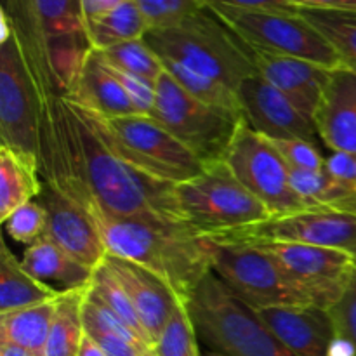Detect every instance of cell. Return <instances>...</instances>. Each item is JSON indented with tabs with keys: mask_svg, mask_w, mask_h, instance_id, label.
Instances as JSON below:
<instances>
[{
	"mask_svg": "<svg viewBox=\"0 0 356 356\" xmlns=\"http://www.w3.org/2000/svg\"><path fill=\"white\" fill-rule=\"evenodd\" d=\"M63 292L49 287L28 273L9 247L0 250V315L16 309L54 301Z\"/></svg>",
	"mask_w": 356,
	"mask_h": 356,
	"instance_id": "cell-24",
	"label": "cell"
},
{
	"mask_svg": "<svg viewBox=\"0 0 356 356\" xmlns=\"http://www.w3.org/2000/svg\"><path fill=\"white\" fill-rule=\"evenodd\" d=\"M156 356H202L198 351V336L184 301L177 302L172 316L155 344Z\"/></svg>",
	"mask_w": 356,
	"mask_h": 356,
	"instance_id": "cell-32",
	"label": "cell"
},
{
	"mask_svg": "<svg viewBox=\"0 0 356 356\" xmlns=\"http://www.w3.org/2000/svg\"><path fill=\"white\" fill-rule=\"evenodd\" d=\"M38 202L44 205L47 214L45 238L79 263L96 270L106 259L108 247L92 216L45 183Z\"/></svg>",
	"mask_w": 356,
	"mask_h": 356,
	"instance_id": "cell-16",
	"label": "cell"
},
{
	"mask_svg": "<svg viewBox=\"0 0 356 356\" xmlns=\"http://www.w3.org/2000/svg\"><path fill=\"white\" fill-rule=\"evenodd\" d=\"M76 356H106V353H104L103 348L96 343V339H92V337L86 332L82 344H80L79 355Z\"/></svg>",
	"mask_w": 356,
	"mask_h": 356,
	"instance_id": "cell-41",
	"label": "cell"
},
{
	"mask_svg": "<svg viewBox=\"0 0 356 356\" xmlns=\"http://www.w3.org/2000/svg\"><path fill=\"white\" fill-rule=\"evenodd\" d=\"M163 68L167 73L172 75V79L197 99L204 101V103L211 104V106L221 108V110L235 113L242 117V108H240L238 94L233 90L232 87L225 86V83L218 82V80L211 79V76L200 75L197 72L184 68V66L177 65V63L162 61Z\"/></svg>",
	"mask_w": 356,
	"mask_h": 356,
	"instance_id": "cell-29",
	"label": "cell"
},
{
	"mask_svg": "<svg viewBox=\"0 0 356 356\" xmlns=\"http://www.w3.org/2000/svg\"><path fill=\"white\" fill-rule=\"evenodd\" d=\"M202 356H228V355H222V353H216V351H207V353H205V355H202Z\"/></svg>",
	"mask_w": 356,
	"mask_h": 356,
	"instance_id": "cell-43",
	"label": "cell"
},
{
	"mask_svg": "<svg viewBox=\"0 0 356 356\" xmlns=\"http://www.w3.org/2000/svg\"><path fill=\"white\" fill-rule=\"evenodd\" d=\"M21 264L37 280L44 282L58 292L87 287L94 273V270L73 259L45 236L26 247Z\"/></svg>",
	"mask_w": 356,
	"mask_h": 356,
	"instance_id": "cell-22",
	"label": "cell"
},
{
	"mask_svg": "<svg viewBox=\"0 0 356 356\" xmlns=\"http://www.w3.org/2000/svg\"><path fill=\"white\" fill-rule=\"evenodd\" d=\"M0 356H33L30 351H26L24 348L16 346L13 343H3L0 341Z\"/></svg>",
	"mask_w": 356,
	"mask_h": 356,
	"instance_id": "cell-42",
	"label": "cell"
},
{
	"mask_svg": "<svg viewBox=\"0 0 356 356\" xmlns=\"http://www.w3.org/2000/svg\"><path fill=\"white\" fill-rule=\"evenodd\" d=\"M320 141L332 152L356 155V72L332 68L315 113Z\"/></svg>",
	"mask_w": 356,
	"mask_h": 356,
	"instance_id": "cell-20",
	"label": "cell"
},
{
	"mask_svg": "<svg viewBox=\"0 0 356 356\" xmlns=\"http://www.w3.org/2000/svg\"><path fill=\"white\" fill-rule=\"evenodd\" d=\"M86 31L90 47L106 51L124 42L145 38L149 31V24L134 0H129L117 9L89 21Z\"/></svg>",
	"mask_w": 356,
	"mask_h": 356,
	"instance_id": "cell-27",
	"label": "cell"
},
{
	"mask_svg": "<svg viewBox=\"0 0 356 356\" xmlns=\"http://www.w3.org/2000/svg\"><path fill=\"white\" fill-rule=\"evenodd\" d=\"M145 40L162 61L177 63L233 90L257 75L252 49L209 7L176 24L149 30Z\"/></svg>",
	"mask_w": 356,
	"mask_h": 356,
	"instance_id": "cell-4",
	"label": "cell"
},
{
	"mask_svg": "<svg viewBox=\"0 0 356 356\" xmlns=\"http://www.w3.org/2000/svg\"><path fill=\"white\" fill-rule=\"evenodd\" d=\"M296 9L356 10V0H289Z\"/></svg>",
	"mask_w": 356,
	"mask_h": 356,
	"instance_id": "cell-40",
	"label": "cell"
},
{
	"mask_svg": "<svg viewBox=\"0 0 356 356\" xmlns=\"http://www.w3.org/2000/svg\"><path fill=\"white\" fill-rule=\"evenodd\" d=\"M45 225H47V214L38 198L17 207L3 221L7 233L16 242L24 243V245H31L40 240L45 233Z\"/></svg>",
	"mask_w": 356,
	"mask_h": 356,
	"instance_id": "cell-34",
	"label": "cell"
},
{
	"mask_svg": "<svg viewBox=\"0 0 356 356\" xmlns=\"http://www.w3.org/2000/svg\"><path fill=\"white\" fill-rule=\"evenodd\" d=\"M252 56L257 73L315 120L316 108L325 92L332 68L306 59L271 54L257 49H252Z\"/></svg>",
	"mask_w": 356,
	"mask_h": 356,
	"instance_id": "cell-18",
	"label": "cell"
},
{
	"mask_svg": "<svg viewBox=\"0 0 356 356\" xmlns=\"http://www.w3.org/2000/svg\"><path fill=\"white\" fill-rule=\"evenodd\" d=\"M211 240L212 273L256 312L313 306L291 275L250 243Z\"/></svg>",
	"mask_w": 356,
	"mask_h": 356,
	"instance_id": "cell-8",
	"label": "cell"
},
{
	"mask_svg": "<svg viewBox=\"0 0 356 356\" xmlns=\"http://www.w3.org/2000/svg\"><path fill=\"white\" fill-rule=\"evenodd\" d=\"M174 190L183 219L204 236L225 235L271 218L226 162L207 165L204 172L176 184Z\"/></svg>",
	"mask_w": 356,
	"mask_h": 356,
	"instance_id": "cell-6",
	"label": "cell"
},
{
	"mask_svg": "<svg viewBox=\"0 0 356 356\" xmlns=\"http://www.w3.org/2000/svg\"><path fill=\"white\" fill-rule=\"evenodd\" d=\"M236 94L243 120L257 134L266 139H302L313 145L320 143L315 120L259 73L243 80Z\"/></svg>",
	"mask_w": 356,
	"mask_h": 356,
	"instance_id": "cell-15",
	"label": "cell"
},
{
	"mask_svg": "<svg viewBox=\"0 0 356 356\" xmlns=\"http://www.w3.org/2000/svg\"><path fill=\"white\" fill-rule=\"evenodd\" d=\"M225 162L271 216H285L306 209L292 188L291 169L285 160L245 120L236 131Z\"/></svg>",
	"mask_w": 356,
	"mask_h": 356,
	"instance_id": "cell-11",
	"label": "cell"
},
{
	"mask_svg": "<svg viewBox=\"0 0 356 356\" xmlns=\"http://www.w3.org/2000/svg\"><path fill=\"white\" fill-rule=\"evenodd\" d=\"M245 243L256 245L273 257L318 308L330 309L336 306L356 271V259L343 250L296 242Z\"/></svg>",
	"mask_w": 356,
	"mask_h": 356,
	"instance_id": "cell-13",
	"label": "cell"
},
{
	"mask_svg": "<svg viewBox=\"0 0 356 356\" xmlns=\"http://www.w3.org/2000/svg\"><path fill=\"white\" fill-rule=\"evenodd\" d=\"M111 256L129 259L162 278L186 302L212 271L211 240L181 219L162 216L90 214Z\"/></svg>",
	"mask_w": 356,
	"mask_h": 356,
	"instance_id": "cell-2",
	"label": "cell"
},
{
	"mask_svg": "<svg viewBox=\"0 0 356 356\" xmlns=\"http://www.w3.org/2000/svg\"><path fill=\"white\" fill-rule=\"evenodd\" d=\"M339 54L343 66L356 72V10L299 9Z\"/></svg>",
	"mask_w": 356,
	"mask_h": 356,
	"instance_id": "cell-28",
	"label": "cell"
},
{
	"mask_svg": "<svg viewBox=\"0 0 356 356\" xmlns=\"http://www.w3.org/2000/svg\"><path fill=\"white\" fill-rule=\"evenodd\" d=\"M104 261L127 292L145 332L148 334L152 343L156 344L181 299L162 278L143 268L141 264L111 254H108Z\"/></svg>",
	"mask_w": 356,
	"mask_h": 356,
	"instance_id": "cell-17",
	"label": "cell"
},
{
	"mask_svg": "<svg viewBox=\"0 0 356 356\" xmlns=\"http://www.w3.org/2000/svg\"><path fill=\"white\" fill-rule=\"evenodd\" d=\"M90 291L136 334V336L141 337L145 343H148L149 346L155 348V344L152 343V339L148 337V334L143 329L141 322H139L138 315L134 312V306H132L131 299H129L127 292L124 291L122 284L118 282L117 275L113 273L110 266H108L106 261L99 264V266L94 270L92 280H90Z\"/></svg>",
	"mask_w": 356,
	"mask_h": 356,
	"instance_id": "cell-30",
	"label": "cell"
},
{
	"mask_svg": "<svg viewBox=\"0 0 356 356\" xmlns=\"http://www.w3.org/2000/svg\"><path fill=\"white\" fill-rule=\"evenodd\" d=\"M268 141L280 153L289 169L318 172L325 167V159L318 149V145L302 139H268Z\"/></svg>",
	"mask_w": 356,
	"mask_h": 356,
	"instance_id": "cell-35",
	"label": "cell"
},
{
	"mask_svg": "<svg viewBox=\"0 0 356 356\" xmlns=\"http://www.w3.org/2000/svg\"><path fill=\"white\" fill-rule=\"evenodd\" d=\"M125 2H129V0H80L86 24L96 17L103 16V14L110 13V10L117 9Z\"/></svg>",
	"mask_w": 356,
	"mask_h": 356,
	"instance_id": "cell-39",
	"label": "cell"
},
{
	"mask_svg": "<svg viewBox=\"0 0 356 356\" xmlns=\"http://www.w3.org/2000/svg\"><path fill=\"white\" fill-rule=\"evenodd\" d=\"M207 6H228L236 9H261V10H284V13H298L289 0H205Z\"/></svg>",
	"mask_w": 356,
	"mask_h": 356,
	"instance_id": "cell-38",
	"label": "cell"
},
{
	"mask_svg": "<svg viewBox=\"0 0 356 356\" xmlns=\"http://www.w3.org/2000/svg\"><path fill=\"white\" fill-rule=\"evenodd\" d=\"M257 313L296 356H332L337 332L329 309L296 306Z\"/></svg>",
	"mask_w": 356,
	"mask_h": 356,
	"instance_id": "cell-19",
	"label": "cell"
},
{
	"mask_svg": "<svg viewBox=\"0 0 356 356\" xmlns=\"http://www.w3.org/2000/svg\"><path fill=\"white\" fill-rule=\"evenodd\" d=\"M329 312L336 325V332L350 344L353 356H356V271L341 301Z\"/></svg>",
	"mask_w": 356,
	"mask_h": 356,
	"instance_id": "cell-36",
	"label": "cell"
},
{
	"mask_svg": "<svg viewBox=\"0 0 356 356\" xmlns=\"http://www.w3.org/2000/svg\"><path fill=\"white\" fill-rule=\"evenodd\" d=\"M61 298V296H59ZM58 299L0 315V341L24 348L33 356H45Z\"/></svg>",
	"mask_w": 356,
	"mask_h": 356,
	"instance_id": "cell-25",
	"label": "cell"
},
{
	"mask_svg": "<svg viewBox=\"0 0 356 356\" xmlns=\"http://www.w3.org/2000/svg\"><path fill=\"white\" fill-rule=\"evenodd\" d=\"M38 167L45 184L89 214L181 219L174 184L118 153L104 118L58 94L38 97Z\"/></svg>",
	"mask_w": 356,
	"mask_h": 356,
	"instance_id": "cell-1",
	"label": "cell"
},
{
	"mask_svg": "<svg viewBox=\"0 0 356 356\" xmlns=\"http://www.w3.org/2000/svg\"><path fill=\"white\" fill-rule=\"evenodd\" d=\"M207 7L250 49L306 59L327 68L343 66L336 49L299 10L236 9L216 3Z\"/></svg>",
	"mask_w": 356,
	"mask_h": 356,
	"instance_id": "cell-9",
	"label": "cell"
},
{
	"mask_svg": "<svg viewBox=\"0 0 356 356\" xmlns=\"http://www.w3.org/2000/svg\"><path fill=\"white\" fill-rule=\"evenodd\" d=\"M198 341L228 356H296L259 313L209 273L186 301Z\"/></svg>",
	"mask_w": 356,
	"mask_h": 356,
	"instance_id": "cell-5",
	"label": "cell"
},
{
	"mask_svg": "<svg viewBox=\"0 0 356 356\" xmlns=\"http://www.w3.org/2000/svg\"><path fill=\"white\" fill-rule=\"evenodd\" d=\"M65 97L106 120L138 115L120 80L96 49L87 52Z\"/></svg>",
	"mask_w": 356,
	"mask_h": 356,
	"instance_id": "cell-21",
	"label": "cell"
},
{
	"mask_svg": "<svg viewBox=\"0 0 356 356\" xmlns=\"http://www.w3.org/2000/svg\"><path fill=\"white\" fill-rule=\"evenodd\" d=\"M104 124L118 153L153 179L176 186L204 172V163L155 118L129 115Z\"/></svg>",
	"mask_w": 356,
	"mask_h": 356,
	"instance_id": "cell-10",
	"label": "cell"
},
{
	"mask_svg": "<svg viewBox=\"0 0 356 356\" xmlns=\"http://www.w3.org/2000/svg\"><path fill=\"white\" fill-rule=\"evenodd\" d=\"M90 285V284H89ZM87 287L63 292L58 301L51 332H49L45 356H76L86 336L83 327V302L89 292Z\"/></svg>",
	"mask_w": 356,
	"mask_h": 356,
	"instance_id": "cell-26",
	"label": "cell"
},
{
	"mask_svg": "<svg viewBox=\"0 0 356 356\" xmlns=\"http://www.w3.org/2000/svg\"><path fill=\"white\" fill-rule=\"evenodd\" d=\"M38 97L66 96L90 51L80 0H0Z\"/></svg>",
	"mask_w": 356,
	"mask_h": 356,
	"instance_id": "cell-3",
	"label": "cell"
},
{
	"mask_svg": "<svg viewBox=\"0 0 356 356\" xmlns=\"http://www.w3.org/2000/svg\"><path fill=\"white\" fill-rule=\"evenodd\" d=\"M221 242H296L343 250L356 259V212L336 209H305L285 216H271L218 236Z\"/></svg>",
	"mask_w": 356,
	"mask_h": 356,
	"instance_id": "cell-12",
	"label": "cell"
},
{
	"mask_svg": "<svg viewBox=\"0 0 356 356\" xmlns=\"http://www.w3.org/2000/svg\"><path fill=\"white\" fill-rule=\"evenodd\" d=\"M0 138L38 159V92L14 33L0 42Z\"/></svg>",
	"mask_w": 356,
	"mask_h": 356,
	"instance_id": "cell-14",
	"label": "cell"
},
{
	"mask_svg": "<svg viewBox=\"0 0 356 356\" xmlns=\"http://www.w3.org/2000/svg\"><path fill=\"white\" fill-rule=\"evenodd\" d=\"M44 179L37 156L0 146V221L40 197Z\"/></svg>",
	"mask_w": 356,
	"mask_h": 356,
	"instance_id": "cell-23",
	"label": "cell"
},
{
	"mask_svg": "<svg viewBox=\"0 0 356 356\" xmlns=\"http://www.w3.org/2000/svg\"><path fill=\"white\" fill-rule=\"evenodd\" d=\"M323 170H325L327 174H330L334 179L356 188V155L343 152H334L332 155L325 159V167H323Z\"/></svg>",
	"mask_w": 356,
	"mask_h": 356,
	"instance_id": "cell-37",
	"label": "cell"
},
{
	"mask_svg": "<svg viewBox=\"0 0 356 356\" xmlns=\"http://www.w3.org/2000/svg\"><path fill=\"white\" fill-rule=\"evenodd\" d=\"M152 118L183 143L205 167L225 162L243 122V117L211 106L188 94L167 72L156 80Z\"/></svg>",
	"mask_w": 356,
	"mask_h": 356,
	"instance_id": "cell-7",
	"label": "cell"
},
{
	"mask_svg": "<svg viewBox=\"0 0 356 356\" xmlns=\"http://www.w3.org/2000/svg\"><path fill=\"white\" fill-rule=\"evenodd\" d=\"M99 52L108 65L115 66L125 73H131V75L141 76V79L149 80L153 83H156L160 75L165 72L162 59L146 44L145 38L124 42V44H118L115 47Z\"/></svg>",
	"mask_w": 356,
	"mask_h": 356,
	"instance_id": "cell-31",
	"label": "cell"
},
{
	"mask_svg": "<svg viewBox=\"0 0 356 356\" xmlns=\"http://www.w3.org/2000/svg\"><path fill=\"white\" fill-rule=\"evenodd\" d=\"M134 3L148 21L149 30L176 24L207 7L205 0H134Z\"/></svg>",
	"mask_w": 356,
	"mask_h": 356,
	"instance_id": "cell-33",
	"label": "cell"
}]
</instances>
